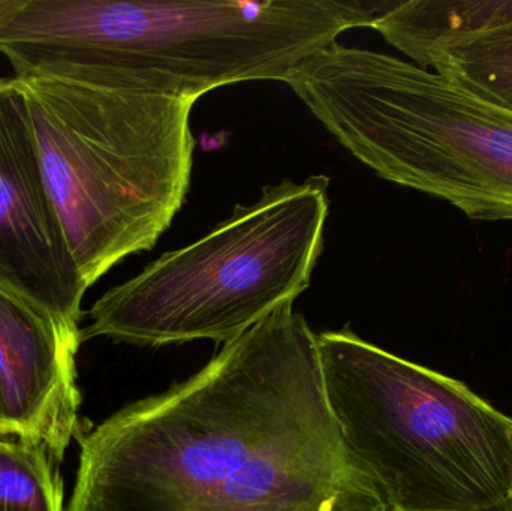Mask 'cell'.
I'll list each match as a JSON object with an SVG mask.
<instances>
[{
    "label": "cell",
    "mask_w": 512,
    "mask_h": 511,
    "mask_svg": "<svg viewBox=\"0 0 512 511\" xmlns=\"http://www.w3.org/2000/svg\"><path fill=\"white\" fill-rule=\"evenodd\" d=\"M316 342L331 411L391 509L465 511L512 497L510 417L348 327Z\"/></svg>",
    "instance_id": "5"
},
{
    "label": "cell",
    "mask_w": 512,
    "mask_h": 511,
    "mask_svg": "<svg viewBox=\"0 0 512 511\" xmlns=\"http://www.w3.org/2000/svg\"><path fill=\"white\" fill-rule=\"evenodd\" d=\"M75 438L66 511H394L346 443L294 302Z\"/></svg>",
    "instance_id": "1"
},
{
    "label": "cell",
    "mask_w": 512,
    "mask_h": 511,
    "mask_svg": "<svg viewBox=\"0 0 512 511\" xmlns=\"http://www.w3.org/2000/svg\"><path fill=\"white\" fill-rule=\"evenodd\" d=\"M59 462L41 446L0 438V511H63Z\"/></svg>",
    "instance_id": "11"
},
{
    "label": "cell",
    "mask_w": 512,
    "mask_h": 511,
    "mask_svg": "<svg viewBox=\"0 0 512 511\" xmlns=\"http://www.w3.org/2000/svg\"><path fill=\"white\" fill-rule=\"evenodd\" d=\"M42 170L87 288L173 224L194 165V99L20 78Z\"/></svg>",
    "instance_id": "3"
},
{
    "label": "cell",
    "mask_w": 512,
    "mask_h": 511,
    "mask_svg": "<svg viewBox=\"0 0 512 511\" xmlns=\"http://www.w3.org/2000/svg\"><path fill=\"white\" fill-rule=\"evenodd\" d=\"M396 3L26 0L0 27V53L18 78L197 101L243 81L285 83L307 57Z\"/></svg>",
    "instance_id": "2"
},
{
    "label": "cell",
    "mask_w": 512,
    "mask_h": 511,
    "mask_svg": "<svg viewBox=\"0 0 512 511\" xmlns=\"http://www.w3.org/2000/svg\"><path fill=\"white\" fill-rule=\"evenodd\" d=\"M80 344V329L0 288V438L44 447L62 462L81 426Z\"/></svg>",
    "instance_id": "8"
},
{
    "label": "cell",
    "mask_w": 512,
    "mask_h": 511,
    "mask_svg": "<svg viewBox=\"0 0 512 511\" xmlns=\"http://www.w3.org/2000/svg\"><path fill=\"white\" fill-rule=\"evenodd\" d=\"M24 2L26 0H0V27L23 8Z\"/></svg>",
    "instance_id": "12"
},
{
    "label": "cell",
    "mask_w": 512,
    "mask_h": 511,
    "mask_svg": "<svg viewBox=\"0 0 512 511\" xmlns=\"http://www.w3.org/2000/svg\"><path fill=\"white\" fill-rule=\"evenodd\" d=\"M418 66L445 75L478 98L512 113V23L444 42Z\"/></svg>",
    "instance_id": "10"
},
{
    "label": "cell",
    "mask_w": 512,
    "mask_h": 511,
    "mask_svg": "<svg viewBox=\"0 0 512 511\" xmlns=\"http://www.w3.org/2000/svg\"><path fill=\"white\" fill-rule=\"evenodd\" d=\"M465 511H512V497L495 506L483 507V509L465 510Z\"/></svg>",
    "instance_id": "13"
},
{
    "label": "cell",
    "mask_w": 512,
    "mask_h": 511,
    "mask_svg": "<svg viewBox=\"0 0 512 511\" xmlns=\"http://www.w3.org/2000/svg\"><path fill=\"white\" fill-rule=\"evenodd\" d=\"M0 288L78 329L87 285L45 180L18 77L0 78Z\"/></svg>",
    "instance_id": "7"
},
{
    "label": "cell",
    "mask_w": 512,
    "mask_h": 511,
    "mask_svg": "<svg viewBox=\"0 0 512 511\" xmlns=\"http://www.w3.org/2000/svg\"><path fill=\"white\" fill-rule=\"evenodd\" d=\"M512 23V0H406L373 21L388 44L420 65L444 42Z\"/></svg>",
    "instance_id": "9"
},
{
    "label": "cell",
    "mask_w": 512,
    "mask_h": 511,
    "mask_svg": "<svg viewBox=\"0 0 512 511\" xmlns=\"http://www.w3.org/2000/svg\"><path fill=\"white\" fill-rule=\"evenodd\" d=\"M285 83L379 177L512 221V113L415 63L333 44Z\"/></svg>",
    "instance_id": "4"
},
{
    "label": "cell",
    "mask_w": 512,
    "mask_h": 511,
    "mask_svg": "<svg viewBox=\"0 0 512 511\" xmlns=\"http://www.w3.org/2000/svg\"><path fill=\"white\" fill-rule=\"evenodd\" d=\"M330 179L267 186L197 242L165 252L89 311L81 342L141 347L239 338L310 285L324 248Z\"/></svg>",
    "instance_id": "6"
}]
</instances>
